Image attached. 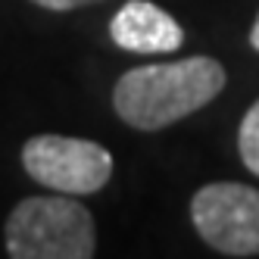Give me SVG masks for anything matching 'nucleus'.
<instances>
[{"label": "nucleus", "instance_id": "nucleus-1", "mask_svg": "<svg viewBox=\"0 0 259 259\" xmlns=\"http://www.w3.org/2000/svg\"><path fill=\"white\" fill-rule=\"evenodd\" d=\"M228 81V72L212 57H188L128 69L116 81L113 106L125 125L138 132H159L212 103Z\"/></svg>", "mask_w": 259, "mask_h": 259}, {"label": "nucleus", "instance_id": "nucleus-2", "mask_svg": "<svg viewBox=\"0 0 259 259\" xmlns=\"http://www.w3.org/2000/svg\"><path fill=\"white\" fill-rule=\"evenodd\" d=\"M94 250V215L72 197H25L7 219L13 259H91Z\"/></svg>", "mask_w": 259, "mask_h": 259}, {"label": "nucleus", "instance_id": "nucleus-3", "mask_svg": "<svg viewBox=\"0 0 259 259\" xmlns=\"http://www.w3.org/2000/svg\"><path fill=\"white\" fill-rule=\"evenodd\" d=\"M25 172L57 194H97L113 175V156L103 144L66 135H38L22 147Z\"/></svg>", "mask_w": 259, "mask_h": 259}, {"label": "nucleus", "instance_id": "nucleus-4", "mask_svg": "<svg viewBox=\"0 0 259 259\" xmlns=\"http://www.w3.org/2000/svg\"><path fill=\"white\" fill-rule=\"evenodd\" d=\"M197 234L225 256H259V191L240 181H212L191 200Z\"/></svg>", "mask_w": 259, "mask_h": 259}, {"label": "nucleus", "instance_id": "nucleus-5", "mask_svg": "<svg viewBox=\"0 0 259 259\" xmlns=\"http://www.w3.org/2000/svg\"><path fill=\"white\" fill-rule=\"evenodd\" d=\"M109 38L116 47L132 53H172L181 47L184 31L150 0H128L109 22Z\"/></svg>", "mask_w": 259, "mask_h": 259}, {"label": "nucleus", "instance_id": "nucleus-6", "mask_svg": "<svg viewBox=\"0 0 259 259\" xmlns=\"http://www.w3.org/2000/svg\"><path fill=\"white\" fill-rule=\"evenodd\" d=\"M237 150H240V159L244 165L259 175V100L247 109L244 122H240V132H237Z\"/></svg>", "mask_w": 259, "mask_h": 259}, {"label": "nucleus", "instance_id": "nucleus-7", "mask_svg": "<svg viewBox=\"0 0 259 259\" xmlns=\"http://www.w3.org/2000/svg\"><path fill=\"white\" fill-rule=\"evenodd\" d=\"M44 10H53V13H66V10H78V7H88V4H100V0H31Z\"/></svg>", "mask_w": 259, "mask_h": 259}, {"label": "nucleus", "instance_id": "nucleus-8", "mask_svg": "<svg viewBox=\"0 0 259 259\" xmlns=\"http://www.w3.org/2000/svg\"><path fill=\"white\" fill-rule=\"evenodd\" d=\"M250 47L259 53V16H256V22H253V28H250Z\"/></svg>", "mask_w": 259, "mask_h": 259}]
</instances>
